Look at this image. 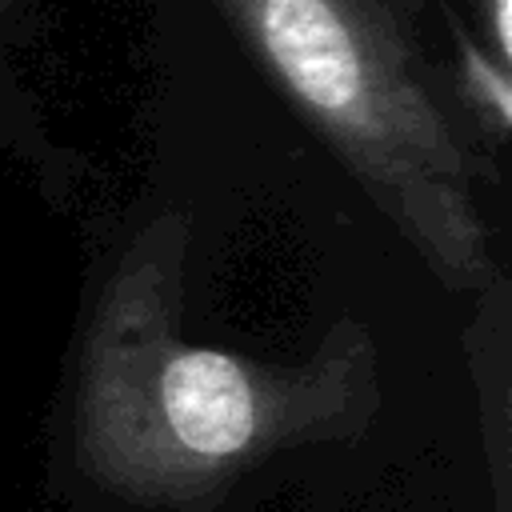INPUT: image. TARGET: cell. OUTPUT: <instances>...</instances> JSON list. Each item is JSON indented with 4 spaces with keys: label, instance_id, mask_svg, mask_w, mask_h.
<instances>
[{
    "label": "cell",
    "instance_id": "1",
    "mask_svg": "<svg viewBox=\"0 0 512 512\" xmlns=\"http://www.w3.org/2000/svg\"><path fill=\"white\" fill-rule=\"evenodd\" d=\"M160 264L124 272L92 328L80 448L96 476L136 496H192L264 448L312 436L352 400L348 364L268 372L232 352L176 344Z\"/></svg>",
    "mask_w": 512,
    "mask_h": 512
},
{
    "label": "cell",
    "instance_id": "2",
    "mask_svg": "<svg viewBox=\"0 0 512 512\" xmlns=\"http://www.w3.org/2000/svg\"><path fill=\"white\" fill-rule=\"evenodd\" d=\"M252 52L452 280H480L464 156L380 0H224Z\"/></svg>",
    "mask_w": 512,
    "mask_h": 512
},
{
    "label": "cell",
    "instance_id": "3",
    "mask_svg": "<svg viewBox=\"0 0 512 512\" xmlns=\"http://www.w3.org/2000/svg\"><path fill=\"white\" fill-rule=\"evenodd\" d=\"M464 72H468L472 92L492 108V116H496L500 124H508V116H512V96H508V80H504V72L492 68L476 48H464Z\"/></svg>",
    "mask_w": 512,
    "mask_h": 512
},
{
    "label": "cell",
    "instance_id": "4",
    "mask_svg": "<svg viewBox=\"0 0 512 512\" xmlns=\"http://www.w3.org/2000/svg\"><path fill=\"white\" fill-rule=\"evenodd\" d=\"M492 28H496V44L508 56L512 52V0H492Z\"/></svg>",
    "mask_w": 512,
    "mask_h": 512
}]
</instances>
